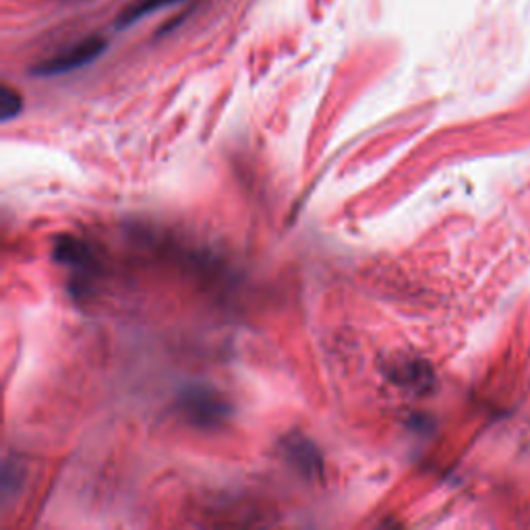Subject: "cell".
<instances>
[{"label":"cell","instance_id":"obj_1","mask_svg":"<svg viewBox=\"0 0 530 530\" xmlns=\"http://www.w3.org/2000/svg\"><path fill=\"white\" fill-rule=\"evenodd\" d=\"M181 408L185 417L197 427H218L224 419L230 417V404L208 388H191L181 396Z\"/></svg>","mask_w":530,"mask_h":530},{"label":"cell","instance_id":"obj_6","mask_svg":"<svg viewBox=\"0 0 530 530\" xmlns=\"http://www.w3.org/2000/svg\"><path fill=\"white\" fill-rule=\"evenodd\" d=\"M23 100L21 96L11 90V87H3V92H0V116H3V121H11L15 116L21 112Z\"/></svg>","mask_w":530,"mask_h":530},{"label":"cell","instance_id":"obj_4","mask_svg":"<svg viewBox=\"0 0 530 530\" xmlns=\"http://www.w3.org/2000/svg\"><path fill=\"white\" fill-rule=\"evenodd\" d=\"M392 379L400 386H406L410 390H419L421 384H429V373L425 365L408 363V365H398L396 371L392 373Z\"/></svg>","mask_w":530,"mask_h":530},{"label":"cell","instance_id":"obj_5","mask_svg":"<svg viewBox=\"0 0 530 530\" xmlns=\"http://www.w3.org/2000/svg\"><path fill=\"white\" fill-rule=\"evenodd\" d=\"M54 257L63 263H85L90 259V251H87L81 241L73 237H63L54 245Z\"/></svg>","mask_w":530,"mask_h":530},{"label":"cell","instance_id":"obj_3","mask_svg":"<svg viewBox=\"0 0 530 530\" xmlns=\"http://www.w3.org/2000/svg\"><path fill=\"white\" fill-rule=\"evenodd\" d=\"M284 450L292 464H297L301 473L307 477H319L321 475V456L317 448L311 444L309 439L303 435H290L284 439Z\"/></svg>","mask_w":530,"mask_h":530},{"label":"cell","instance_id":"obj_2","mask_svg":"<svg viewBox=\"0 0 530 530\" xmlns=\"http://www.w3.org/2000/svg\"><path fill=\"white\" fill-rule=\"evenodd\" d=\"M104 44L100 40H90V42H83L81 46L73 48L71 52L67 54H61L52 58V61L40 65L36 69L38 75H61V73H67V71H73L85 63L94 61V58L102 52Z\"/></svg>","mask_w":530,"mask_h":530}]
</instances>
